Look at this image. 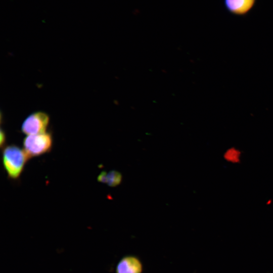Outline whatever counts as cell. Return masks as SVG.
Returning a JSON list of instances; mask_svg holds the SVG:
<instances>
[{
  "label": "cell",
  "mask_w": 273,
  "mask_h": 273,
  "mask_svg": "<svg viewBox=\"0 0 273 273\" xmlns=\"http://www.w3.org/2000/svg\"><path fill=\"white\" fill-rule=\"evenodd\" d=\"M272 200H268L267 201L266 204L267 205H270L271 204Z\"/></svg>",
  "instance_id": "obj_10"
},
{
  "label": "cell",
  "mask_w": 273,
  "mask_h": 273,
  "mask_svg": "<svg viewBox=\"0 0 273 273\" xmlns=\"http://www.w3.org/2000/svg\"><path fill=\"white\" fill-rule=\"evenodd\" d=\"M256 0H223L225 9L231 14L242 16L254 7Z\"/></svg>",
  "instance_id": "obj_5"
},
{
  "label": "cell",
  "mask_w": 273,
  "mask_h": 273,
  "mask_svg": "<svg viewBox=\"0 0 273 273\" xmlns=\"http://www.w3.org/2000/svg\"><path fill=\"white\" fill-rule=\"evenodd\" d=\"M242 153L235 147H231L226 149L223 154V159L228 163L236 164L241 162Z\"/></svg>",
  "instance_id": "obj_6"
},
{
  "label": "cell",
  "mask_w": 273,
  "mask_h": 273,
  "mask_svg": "<svg viewBox=\"0 0 273 273\" xmlns=\"http://www.w3.org/2000/svg\"><path fill=\"white\" fill-rule=\"evenodd\" d=\"M106 171H102L98 176V181L101 183L106 184Z\"/></svg>",
  "instance_id": "obj_8"
},
{
  "label": "cell",
  "mask_w": 273,
  "mask_h": 273,
  "mask_svg": "<svg viewBox=\"0 0 273 273\" xmlns=\"http://www.w3.org/2000/svg\"><path fill=\"white\" fill-rule=\"evenodd\" d=\"M143 265L141 259L133 255L122 257L116 267V273H143Z\"/></svg>",
  "instance_id": "obj_4"
},
{
  "label": "cell",
  "mask_w": 273,
  "mask_h": 273,
  "mask_svg": "<svg viewBox=\"0 0 273 273\" xmlns=\"http://www.w3.org/2000/svg\"><path fill=\"white\" fill-rule=\"evenodd\" d=\"M121 173L116 170H112L107 172L106 184L111 187H115L122 181Z\"/></svg>",
  "instance_id": "obj_7"
},
{
  "label": "cell",
  "mask_w": 273,
  "mask_h": 273,
  "mask_svg": "<svg viewBox=\"0 0 273 273\" xmlns=\"http://www.w3.org/2000/svg\"><path fill=\"white\" fill-rule=\"evenodd\" d=\"M6 141V135L5 132L1 129V136H0V144L1 147L4 145Z\"/></svg>",
  "instance_id": "obj_9"
},
{
  "label": "cell",
  "mask_w": 273,
  "mask_h": 273,
  "mask_svg": "<svg viewBox=\"0 0 273 273\" xmlns=\"http://www.w3.org/2000/svg\"><path fill=\"white\" fill-rule=\"evenodd\" d=\"M23 149L30 158L50 152L53 146L52 135L50 132L28 135L23 142Z\"/></svg>",
  "instance_id": "obj_2"
},
{
  "label": "cell",
  "mask_w": 273,
  "mask_h": 273,
  "mask_svg": "<svg viewBox=\"0 0 273 273\" xmlns=\"http://www.w3.org/2000/svg\"><path fill=\"white\" fill-rule=\"evenodd\" d=\"M49 121V116L45 112H34L24 120L21 126V131L27 135L46 132Z\"/></svg>",
  "instance_id": "obj_3"
},
{
  "label": "cell",
  "mask_w": 273,
  "mask_h": 273,
  "mask_svg": "<svg viewBox=\"0 0 273 273\" xmlns=\"http://www.w3.org/2000/svg\"><path fill=\"white\" fill-rule=\"evenodd\" d=\"M29 158L24 150L17 146L11 145L5 147L2 161L9 177L13 179L18 178Z\"/></svg>",
  "instance_id": "obj_1"
}]
</instances>
